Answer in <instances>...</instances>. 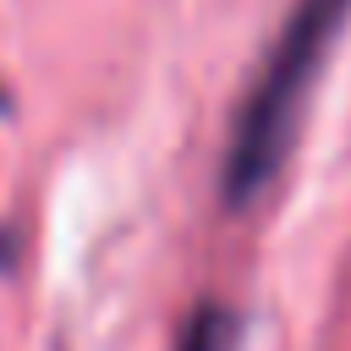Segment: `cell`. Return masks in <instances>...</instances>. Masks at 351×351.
Wrapping results in <instances>:
<instances>
[{
    "label": "cell",
    "instance_id": "2",
    "mask_svg": "<svg viewBox=\"0 0 351 351\" xmlns=\"http://www.w3.org/2000/svg\"><path fill=\"white\" fill-rule=\"evenodd\" d=\"M236 346H241V318L230 307L208 302V307L192 313V324H186V335H181L176 351H236Z\"/></svg>",
    "mask_w": 351,
    "mask_h": 351
},
{
    "label": "cell",
    "instance_id": "1",
    "mask_svg": "<svg viewBox=\"0 0 351 351\" xmlns=\"http://www.w3.org/2000/svg\"><path fill=\"white\" fill-rule=\"evenodd\" d=\"M346 16H351V0H296L291 5V16L280 27L258 82L247 88L236 126H230V148H225V203L230 208L252 203L285 165L296 121L307 110V93L318 82Z\"/></svg>",
    "mask_w": 351,
    "mask_h": 351
}]
</instances>
